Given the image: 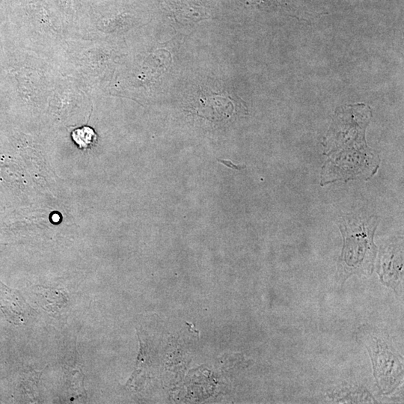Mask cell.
<instances>
[{"instance_id":"6da1fadb","label":"cell","mask_w":404,"mask_h":404,"mask_svg":"<svg viewBox=\"0 0 404 404\" xmlns=\"http://www.w3.org/2000/svg\"><path fill=\"white\" fill-rule=\"evenodd\" d=\"M29 308L20 292L0 282V310L9 323L15 325L24 324Z\"/></svg>"},{"instance_id":"7a4b0ae2","label":"cell","mask_w":404,"mask_h":404,"mask_svg":"<svg viewBox=\"0 0 404 404\" xmlns=\"http://www.w3.org/2000/svg\"><path fill=\"white\" fill-rule=\"evenodd\" d=\"M35 294L39 305L52 314L59 312L68 303V296L64 289L38 286L35 289Z\"/></svg>"},{"instance_id":"3957f363","label":"cell","mask_w":404,"mask_h":404,"mask_svg":"<svg viewBox=\"0 0 404 404\" xmlns=\"http://www.w3.org/2000/svg\"><path fill=\"white\" fill-rule=\"evenodd\" d=\"M174 16L177 20L183 23L197 22L198 20L208 18V13L205 12L201 7L197 5H182L177 8Z\"/></svg>"},{"instance_id":"277c9868","label":"cell","mask_w":404,"mask_h":404,"mask_svg":"<svg viewBox=\"0 0 404 404\" xmlns=\"http://www.w3.org/2000/svg\"><path fill=\"white\" fill-rule=\"evenodd\" d=\"M71 137L73 142L81 149L91 148L95 145L97 141V135L95 130L87 126L73 130L71 133Z\"/></svg>"},{"instance_id":"5b68a950","label":"cell","mask_w":404,"mask_h":404,"mask_svg":"<svg viewBox=\"0 0 404 404\" xmlns=\"http://www.w3.org/2000/svg\"><path fill=\"white\" fill-rule=\"evenodd\" d=\"M217 160H218V162H220V163H221V164H224L225 166L229 167V168L232 169V170H240L241 169H242V167H239L238 166L232 164L230 160H220V159H218Z\"/></svg>"}]
</instances>
